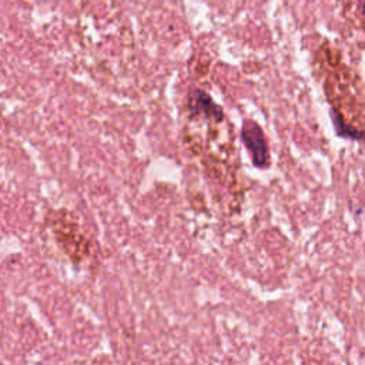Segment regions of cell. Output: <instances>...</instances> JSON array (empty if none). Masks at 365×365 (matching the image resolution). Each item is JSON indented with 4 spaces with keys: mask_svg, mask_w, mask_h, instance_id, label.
Here are the masks:
<instances>
[{
    "mask_svg": "<svg viewBox=\"0 0 365 365\" xmlns=\"http://www.w3.org/2000/svg\"><path fill=\"white\" fill-rule=\"evenodd\" d=\"M241 140L257 168H267L269 165L268 141L261 125L254 120H244L241 127Z\"/></svg>",
    "mask_w": 365,
    "mask_h": 365,
    "instance_id": "6da1fadb",
    "label": "cell"
},
{
    "mask_svg": "<svg viewBox=\"0 0 365 365\" xmlns=\"http://www.w3.org/2000/svg\"><path fill=\"white\" fill-rule=\"evenodd\" d=\"M364 10H365V1H364Z\"/></svg>",
    "mask_w": 365,
    "mask_h": 365,
    "instance_id": "3957f363",
    "label": "cell"
},
{
    "mask_svg": "<svg viewBox=\"0 0 365 365\" xmlns=\"http://www.w3.org/2000/svg\"><path fill=\"white\" fill-rule=\"evenodd\" d=\"M187 108L195 118H204L214 123H221L225 120L222 107L218 106L212 97L201 88H194L188 93Z\"/></svg>",
    "mask_w": 365,
    "mask_h": 365,
    "instance_id": "7a4b0ae2",
    "label": "cell"
}]
</instances>
